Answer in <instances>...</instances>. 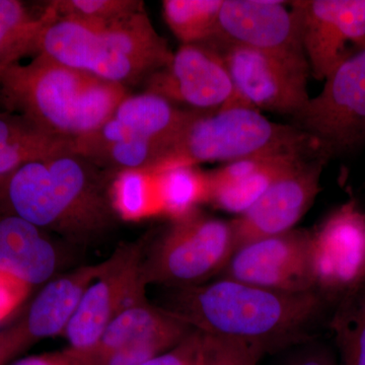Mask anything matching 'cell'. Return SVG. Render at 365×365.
Instances as JSON below:
<instances>
[{"instance_id":"1","label":"cell","mask_w":365,"mask_h":365,"mask_svg":"<svg viewBox=\"0 0 365 365\" xmlns=\"http://www.w3.org/2000/svg\"><path fill=\"white\" fill-rule=\"evenodd\" d=\"M326 300L316 292L288 294L222 277L170 289L158 307L193 330L267 353L307 338Z\"/></svg>"},{"instance_id":"2","label":"cell","mask_w":365,"mask_h":365,"mask_svg":"<svg viewBox=\"0 0 365 365\" xmlns=\"http://www.w3.org/2000/svg\"><path fill=\"white\" fill-rule=\"evenodd\" d=\"M109 175L78 153L26 163L0 180V211L88 244L109 232L116 217Z\"/></svg>"},{"instance_id":"3","label":"cell","mask_w":365,"mask_h":365,"mask_svg":"<svg viewBox=\"0 0 365 365\" xmlns=\"http://www.w3.org/2000/svg\"><path fill=\"white\" fill-rule=\"evenodd\" d=\"M0 93L11 112L74 143L100 128L128 96L123 86L41 54L0 69Z\"/></svg>"},{"instance_id":"4","label":"cell","mask_w":365,"mask_h":365,"mask_svg":"<svg viewBox=\"0 0 365 365\" xmlns=\"http://www.w3.org/2000/svg\"><path fill=\"white\" fill-rule=\"evenodd\" d=\"M307 150L322 151L311 136L294 125L275 123L258 110L237 103L217 111L196 112L153 173L175 165L228 163Z\"/></svg>"},{"instance_id":"5","label":"cell","mask_w":365,"mask_h":365,"mask_svg":"<svg viewBox=\"0 0 365 365\" xmlns=\"http://www.w3.org/2000/svg\"><path fill=\"white\" fill-rule=\"evenodd\" d=\"M235 252L232 222L200 211L172 222L144 253L141 276L169 289L198 287L222 273Z\"/></svg>"},{"instance_id":"6","label":"cell","mask_w":365,"mask_h":365,"mask_svg":"<svg viewBox=\"0 0 365 365\" xmlns=\"http://www.w3.org/2000/svg\"><path fill=\"white\" fill-rule=\"evenodd\" d=\"M294 126L316 141L324 155H349L365 143V47L353 52L325 78Z\"/></svg>"},{"instance_id":"7","label":"cell","mask_w":365,"mask_h":365,"mask_svg":"<svg viewBox=\"0 0 365 365\" xmlns=\"http://www.w3.org/2000/svg\"><path fill=\"white\" fill-rule=\"evenodd\" d=\"M215 47L222 54L235 90L245 104L292 119L306 108L311 98L307 91L311 69L306 55Z\"/></svg>"},{"instance_id":"8","label":"cell","mask_w":365,"mask_h":365,"mask_svg":"<svg viewBox=\"0 0 365 365\" xmlns=\"http://www.w3.org/2000/svg\"><path fill=\"white\" fill-rule=\"evenodd\" d=\"M143 250L139 244L125 245L105 260L104 269L86 288L62 334L72 352L90 351L117 314L145 299L146 284L141 276Z\"/></svg>"},{"instance_id":"9","label":"cell","mask_w":365,"mask_h":365,"mask_svg":"<svg viewBox=\"0 0 365 365\" xmlns=\"http://www.w3.org/2000/svg\"><path fill=\"white\" fill-rule=\"evenodd\" d=\"M312 269L322 297L339 300L365 283V213L348 201L312 232Z\"/></svg>"},{"instance_id":"10","label":"cell","mask_w":365,"mask_h":365,"mask_svg":"<svg viewBox=\"0 0 365 365\" xmlns=\"http://www.w3.org/2000/svg\"><path fill=\"white\" fill-rule=\"evenodd\" d=\"M222 277L288 294L318 292L312 269V232L294 228L240 247Z\"/></svg>"},{"instance_id":"11","label":"cell","mask_w":365,"mask_h":365,"mask_svg":"<svg viewBox=\"0 0 365 365\" xmlns=\"http://www.w3.org/2000/svg\"><path fill=\"white\" fill-rule=\"evenodd\" d=\"M146 91L174 104L189 106L196 112L245 104L235 90L222 54L209 43L182 45L167 66L148 78Z\"/></svg>"},{"instance_id":"12","label":"cell","mask_w":365,"mask_h":365,"mask_svg":"<svg viewBox=\"0 0 365 365\" xmlns=\"http://www.w3.org/2000/svg\"><path fill=\"white\" fill-rule=\"evenodd\" d=\"M290 6L299 16L302 47L318 81L365 47V0H297Z\"/></svg>"},{"instance_id":"13","label":"cell","mask_w":365,"mask_h":365,"mask_svg":"<svg viewBox=\"0 0 365 365\" xmlns=\"http://www.w3.org/2000/svg\"><path fill=\"white\" fill-rule=\"evenodd\" d=\"M328 160L318 155L299 163L274 182L246 212L232 220L235 250L257 240L294 230L321 191Z\"/></svg>"},{"instance_id":"14","label":"cell","mask_w":365,"mask_h":365,"mask_svg":"<svg viewBox=\"0 0 365 365\" xmlns=\"http://www.w3.org/2000/svg\"><path fill=\"white\" fill-rule=\"evenodd\" d=\"M208 43L306 55L299 16L290 2L276 0H223L215 39Z\"/></svg>"},{"instance_id":"15","label":"cell","mask_w":365,"mask_h":365,"mask_svg":"<svg viewBox=\"0 0 365 365\" xmlns=\"http://www.w3.org/2000/svg\"><path fill=\"white\" fill-rule=\"evenodd\" d=\"M37 54L125 88L148 78L140 67L106 44L95 24L69 16L56 14L46 25Z\"/></svg>"},{"instance_id":"16","label":"cell","mask_w":365,"mask_h":365,"mask_svg":"<svg viewBox=\"0 0 365 365\" xmlns=\"http://www.w3.org/2000/svg\"><path fill=\"white\" fill-rule=\"evenodd\" d=\"M104 266L105 261L83 266L47 282L23 318L0 332V344L7 360L11 361L41 340L62 335L86 288Z\"/></svg>"},{"instance_id":"17","label":"cell","mask_w":365,"mask_h":365,"mask_svg":"<svg viewBox=\"0 0 365 365\" xmlns=\"http://www.w3.org/2000/svg\"><path fill=\"white\" fill-rule=\"evenodd\" d=\"M318 155L326 158L322 151L307 150L269 153L225 163L207 173L208 203L225 212L241 215L252 207L274 182L299 163Z\"/></svg>"},{"instance_id":"18","label":"cell","mask_w":365,"mask_h":365,"mask_svg":"<svg viewBox=\"0 0 365 365\" xmlns=\"http://www.w3.org/2000/svg\"><path fill=\"white\" fill-rule=\"evenodd\" d=\"M61 257L47 232L0 211V271L31 287L55 278Z\"/></svg>"},{"instance_id":"19","label":"cell","mask_w":365,"mask_h":365,"mask_svg":"<svg viewBox=\"0 0 365 365\" xmlns=\"http://www.w3.org/2000/svg\"><path fill=\"white\" fill-rule=\"evenodd\" d=\"M192 330L179 319L151 304L145 297L117 314L90 351L76 354L91 364L132 343L153 338L182 341Z\"/></svg>"},{"instance_id":"20","label":"cell","mask_w":365,"mask_h":365,"mask_svg":"<svg viewBox=\"0 0 365 365\" xmlns=\"http://www.w3.org/2000/svg\"><path fill=\"white\" fill-rule=\"evenodd\" d=\"M195 113L181 109L162 96L146 91L127 96L112 116L132 136L162 144L167 153Z\"/></svg>"},{"instance_id":"21","label":"cell","mask_w":365,"mask_h":365,"mask_svg":"<svg viewBox=\"0 0 365 365\" xmlns=\"http://www.w3.org/2000/svg\"><path fill=\"white\" fill-rule=\"evenodd\" d=\"M76 153V143L54 135L16 113H0V180L26 163Z\"/></svg>"},{"instance_id":"22","label":"cell","mask_w":365,"mask_h":365,"mask_svg":"<svg viewBox=\"0 0 365 365\" xmlns=\"http://www.w3.org/2000/svg\"><path fill=\"white\" fill-rule=\"evenodd\" d=\"M51 4L35 18L18 0H0V69L19 63L38 45L46 25L56 16Z\"/></svg>"},{"instance_id":"23","label":"cell","mask_w":365,"mask_h":365,"mask_svg":"<svg viewBox=\"0 0 365 365\" xmlns=\"http://www.w3.org/2000/svg\"><path fill=\"white\" fill-rule=\"evenodd\" d=\"M153 174L162 215L172 222L193 215L201 204L208 203L207 173L195 165H175Z\"/></svg>"},{"instance_id":"24","label":"cell","mask_w":365,"mask_h":365,"mask_svg":"<svg viewBox=\"0 0 365 365\" xmlns=\"http://www.w3.org/2000/svg\"><path fill=\"white\" fill-rule=\"evenodd\" d=\"M109 195L115 215L125 222H140L162 215L157 180L148 170L117 173L110 182Z\"/></svg>"},{"instance_id":"25","label":"cell","mask_w":365,"mask_h":365,"mask_svg":"<svg viewBox=\"0 0 365 365\" xmlns=\"http://www.w3.org/2000/svg\"><path fill=\"white\" fill-rule=\"evenodd\" d=\"M223 0H165L163 16L182 45L215 39Z\"/></svg>"},{"instance_id":"26","label":"cell","mask_w":365,"mask_h":365,"mask_svg":"<svg viewBox=\"0 0 365 365\" xmlns=\"http://www.w3.org/2000/svg\"><path fill=\"white\" fill-rule=\"evenodd\" d=\"M331 326L340 352L338 365H365V283L339 300Z\"/></svg>"},{"instance_id":"27","label":"cell","mask_w":365,"mask_h":365,"mask_svg":"<svg viewBox=\"0 0 365 365\" xmlns=\"http://www.w3.org/2000/svg\"><path fill=\"white\" fill-rule=\"evenodd\" d=\"M60 16L108 24L144 11L139 0H54L49 2Z\"/></svg>"},{"instance_id":"28","label":"cell","mask_w":365,"mask_h":365,"mask_svg":"<svg viewBox=\"0 0 365 365\" xmlns=\"http://www.w3.org/2000/svg\"><path fill=\"white\" fill-rule=\"evenodd\" d=\"M265 353L258 346L201 333L197 365H258Z\"/></svg>"},{"instance_id":"29","label":"cell","mask_w":365,"mask_h":365,"mask_svg":"<svg viewBox=\"0 0 365 365\" xmlns=\"http://www.w3.org/2000/svg\"><path fill=\"white\" fill-rule=\"evenodd\" d=\"M201 345V333L192 332L169 351L158 355L141 365H197Z\"/></svg>"},{"instance_id":"30","label":"cell","mask_w":365,"mask_h":365,"mask_svg":"<svg viewBox=\"0 0 365 365\" xmlns=\"http://www.w3.org/2000/svg\"><path fill=\"white\" fill-rule=\"evenodd\" d=\"M30 285L0 271V323L24 304L31 292Z\"/></svg>"},{"instance_id":"31","label":"cell","mask_w":365,"mask_h":365,"mask_svg":"<svg viewBox=\"0 0 365 365\" xmlns=\"http://www.w3.org/2000/svg\"><path fill=\"white\" fill-rule=\"evenodd\" d=\"M11 365H88L85 360L76 353L67 349L63 351L44 353V354L33 355L18 360Z\"/></svg>"},{"instance_id":"32","label":"cell","mask_w":365,"mask_h":365,"mask_svg":"<svg viewBox=\"0 0 365 365\" xmlns=\"http://www.w3.org/2000/svg\"><path fill=\"white\" fill-rule=\"evenodd\" d=\"M288 365H338L333 357L324 349H313L300 354Z\"/></svg>"},{"instance_id":"33","label":"cell","mask_w":365,"mask_h":365,"mask_svg":"<svg viewBox=\"0 0 365 365\" xmlns=\"http://www.w3.org/2000/svg\"><path fill=\"white\" fill-rule=\"evenodd\" d=\"M6 356H4V352H2L1 346H0V365H6L7 364Z\"/></svg>"}]
</instances>
